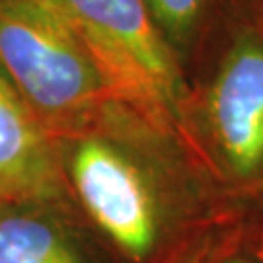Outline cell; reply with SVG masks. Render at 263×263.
<instances>
[{
    "mask_svg": "<svg viewBox=\"0 0 263 263\" xmlns=\"http://www.w3.org/2000/svg\"><path fill=\"white\" fill-rule=\"evenodd\" d=\"M55 146L68 197L113 263H174L236 199L181 137L115 98Z\"/></svg>",
    "mask_w": 263,
    "mask_h": 263,
    "instance_id": "obj_1",
    "label": "cell"
},
{
    "mask_svg": "<svg viewBox=\"0 0 263 263\" xmlns=\"http://www.w3.org/2000/svg\"><path fill=\"white\" fill-rule=\"evenodd\" d=\"M0 74L53 139L80 129L113 100L59 0H0Z\"/></svg>",
    "mask_w": 263,
    "mask_h": 263,
    "instance_id": "obj_2",
    "label": "cell"
},
{
    "mask_svg": "<svg viewBox=\"0 0 263 263\" xmlns=\"http://www.w3.org/2000/svg\"><path fill=\"white\" fill-rule=\"evenodd\" d=\"M102 68L113 98L187 144L193 102L185 74L144 0H59ZM189 146V144H187Z\"/></svg>",
    "mask_w": 263,
    "mask_h": 263,
    "instance_id": "obj_3",
    "label": "cell"
},
{
    "mask_svg": "<svg viewBox=\"0 0 263 263\" xmlns=\"http://www.w3.org/2000/svg\"><path fill=\"white\" fill-rule=\"evenodd\" d=\"M187 144L232 197L263 187V35L238 31L218 59L205 96L191 107Z\"/></svg>",
    "mask_w": 263,
    "mask_h": 263,
    "instance_id": "obj_4",
    "label": "cell"
},
{
    "mask_svg": "<svg viewBox=\"0 0 263 263\" xmlns=\"http://www.w3.org/2000/svg\"><path fill=\"white\" fill-rule=\"evenodd\" d=\"M0 263H113L70 201L0 203Z\"/></svg>",
    "mask_w": 263,
    "mask_h": 263,
    "instance_id": "obj_5",
    "label": "cell"
},
{
    "mask_svg": "<svg viewBox=\"0 0 263 263\" xmlns=\"http://www.w3.org/2000/svg\"><path fill=\"white\" fill-rule=\"evenodd\" d=\"M26 199L70 201L55 139L0 74V203Z\"/></svg>",
    "mask_w": 263,
    "mask_h": 263,
    "instance_id": "obj_6",
    "label": "cell"
},
{
    "mask_svg": "<svg viewBox=\"0 0 263 263\" xmlns=\"http://www.w3.org/2000/svg\"><path fill=\"white\" fill-rule=\"evenodd\" d=\"M174 263H263V193L236 197Z\"/></svg>",
    "mask_w": 263,
    "mask_h": 263,
    "instance_id": "obj_7",
    "label": "cell"
},
{
    "mask_svg": "<svg viewBox=\"0 0 263 263\" xmlns=\"http://www.w3.org/2000/svg\"><path fill=\"white\" fill-rule=\"evenodd\" d=\"M160 35L164 37L181 72L197 63L220 20L226 0H144Z\"/></svg>",
    "mask_w": 263,
    "mask_h": 263,
    "instance_id": "obj_8",
    "label": "cell"
},
{
    "mask_svg": "<svg viewBox=\"0 0 263 263\" xmlns=\"http://www.w3.org/2000/svg\"><path fill=\"white\" fill-rule=\"evenodd\" d=\"M259 193H263V187H261V191H259Z\"/></svg>",
    "mask_w": 263,
    "mask_h": 263,
    "instance_id": "obj_9",
    "label": "cell"
}]
</instances>
